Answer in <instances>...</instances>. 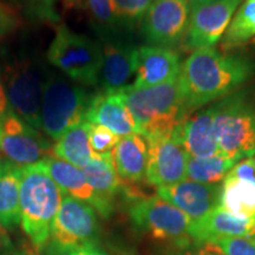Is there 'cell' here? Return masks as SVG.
<instances>
[{
    "instance_id": "cell-1",
    "label": "cell",
    "mask_w": 255,
    "mask_h": 255,
    "mask_svg": "<svg viewBox=\"0 0 255 255\" xmlns=\"http://www.w3.org/2000/svg\"><path fill=\"white\" fill-rule=\"evenodd\" d=\"M255 72V64L213 47L194 50L181 66V92L188 113L237 91Z\"/></svg>"
},
{
    "instance_id": "cell-2",
    "label": "cell",
    "mask_w": 255,
    "mask_h": 255,
    "mask_svg": "<svg viewBox=\"0 0 255 255\" xmlns=\"http://www.w3.org/2000/svg\"><path fill=\"white\" fill-rule=\"evenodd\" d=\"M62 197V190L40 162L20 168V225L37 252L49 244Z\"/></svg>"
},
{
    "instance_id": "cell-3",
    "label": "cell",
    "mask_w": 255,
    "mask_h": 255,
    "mask_svg": "<svg viewBox=\"0 0 255 255\" xmlns=\"http://www.w3.org/2000/svg\"><path fill=\"white\" fill-rule=\"evenodd\" d=\"M119 94L135 120L137 131L144 138L171 132L189 116L178 79L150 88L129 87Z\"/></svg>"
},
{
    "instance_id": "cell-4",
    "label": "cell",
    "mask_w": 255,
    "mask_h": 255,
    "mask_svg": "<svg viewBox=\"0 0 255 255\" xmlns=\"http://www.w3.org/2000/svg\"><path fill=\"white\" fill-rule=\"evenodd\" d=\"M214 136L220 154L240 162L255 156V103L233 92L214 103Z\"/></svg>"
},
{
    "instance_id": "cell-5",
    "label": "cell",
    "mask_w": 255,
    "mask_h": 255,
    "mask_svg": "<svg viewBox=\"0 0 255 255\" xmlns=\"http://www.w3.org/2000/svg\"><path fill=\"white\" fill-rule=\"evenodd\" d=\"M47 59L75 83L94 85L100 82L103 49L91 38L58 26L47 51Z\"/></svg>"
},
{
    "instance_id": "cell-6",
    "label": "cell",
    "mask_w": 255,
    "mask_h": 255,
    "mask_svg": "<svg viewBox=\"0 0 255 255\" xmlns=\"http://www.w3.org/2000/svg\"><path fill=\"white\" fill-rule=\"evenodd\" d=\"M91 98L70 78L47 76L41 103V129L57 141L66 130L85 121Z\"/></svg>"
},
{
    "instance_id": "cell-7",
    "label": "cell",
    "mask_w": 255,
    "mask_h": 255,
    "mask_svg": "<svg viewBox=\"0 0 255 255\" xmlns=\"http://www.w3.org/2000/svg\"><path fill=\"white\" fill-rule=\"evenodd\" d=\"M129 216L139 231L154 240L167 242L171 247H186L194 241L190 238L193 221L182 210L159 196L133 201Z\"/></svg>"
},
{
    "instance_id": "cell-8",
    "label": "cell",
    "mask_w": 255,
    "mask_h": 255,
    "mask_svg": "<svg viewBox=\"0 0 255 255\" xmlns=\"http://www.w3.org/2000/svg\"><path fill=\"white\" fill-rule=\"evenodd\" d=\"M46 75L30 58H21L6 65L4 88L9 109L34 129H41L40 114Z\"/></svg>"
},
{
    "instance_id": "cell-9",
    "label": "cell",
    "mask_w": 255,
    "mask_h": 255,
    "mask_svg": "<svg viewBox=\"0 0 255 255\" xmlns=\"http://www.w3.org/2000/svg\"><path fill=\"white\" fill-rule=\"evenodd\" d=\"M0 152L11 163L27 167L52 155V146L37 129L9 109L0 120Z\"/></svg>"
},
{
    "instance_id": "cell-10",
    "label": "cell",
    "mask_w": 255,
    "mask_h": 255,
    "mask_svg": "<svg viewBox=\"0 0 255 255\" xmlns=\"http://www.w3.org/2000/svg\"><path fill=\"white\" fill-rule=\"evenodd\" d=\"M189 11V0H154L142 18L143 37L152 46H176L186 37Z\"/></svg>"
},
{
    "instance_id": "cell-11",
    "label": "cell",
    "mask_w": 255,
    "mask_h": 255,
    "mask_svg": "<svg viewBox=\"0 0 255 255\" xmlns=\"http://www.w3.org/2000/svg\"><path fill=\"white\" fill-rule=\"evenodd\" d=\"M100 240V222L90 205L64 195L53 222L50 242L58 246L97 245Z\"/></svg>"
},
{
    "instance_id": "cell-12",
    "label": "cell",
    "mask_w": 255,
    "mask_h": 255,
    "mask_svg": "<svg viewBox=\"0 0 255 255\" xmlns=\"http://www.w3.org/2000/svg\"><path fill=\"white\" fill-rule=\"evenodd\" d=\"M242 0H212L190 9L184 37L186 50L213 47L225 36Z\"/></svg>"
},
{
    "instance_id": "cell-13",
    "label": "cell",
    "mask_w": 255,
    "mask_h": 255,
    "mask_svg": "<svg viewBox=\"0 0 255 255\" xmlns=\"http://www.w3.org/2000/svg\"><path fill=\"white\" fill-rule=\"evenodd\" d=\"M173 131L145 138L148 142L145 180L151 186H171L186 180L189 156Z\"/></svg>"
},
{
    "instance_id": "cell-14",
    "label": "cell",
    "mask_w": 255,
    "mask_h": 255,
    "mask_svg": "<svg viewBox=\"0 0 255 255\" xmlns=\"http://www.w3.org/2000/svg\"><path fill=\"white\" fill-rule=\"evenodd\" d=\"M157 196L182 210L191 221L203 216L220 206L221 186L186 180L157 188Z\"/></svg>"
},
{
    "instance_id": "cell-15",
    "label": "cell",
    "mask_w": 255,
    "mask_h": 255,
    "mask_svg": "<svg viewBox=\"0 0 255 255\" xmlns=\"http://www.w3.org/2000/svg\"><path fill=\"white\" fill-rule=\"evenodd\" d=\"M46 173L55 181L64 195L90 205L102 218L108 219L113 214L114 205L102 199L92 189L82 169L51 155L40 162Z\"/></svg>"
},
{
    "instance_id": "cell-16",
    "label": "cell",
    "mask_w": 255,
    "mask_h": 255,
    "mask_svg": "<svg viewBox=\"0 0 255 255\" xmlns=\"http://www.w3.org/2000/svg\"><path fill=\"white\" fill-rule=\"evenodd\" d=\"M181 60L175 51L167 47L144 45L137 49V72L133 89L156 87L180 77Z\"/></svg>"
},
{
    "instance_id": "cell-17",
    "label": "cell",
    "mask_w": 255,
    "mask_h": 255,
    "mask_svg": "<svg viewBox=\"0 0 255 255\" xmlns=\"http://www.w3.org/2000/svg\"><path fill=\"white\" fill-rule=\"evenodd\" d=\"M100 82L104 94H119L131 87L137 72V49L129 44L107 41L103 46Z\"/></svg>"
},
{
    "instance_id": "cell-18",
    "label": "cell",
    "mask_w": 255,
    "mask_h": 255,
    "mask_svg": "<svg viewBox=\"0 0 255 255\" xmlns=\"http://www.w3.org/2000/svg\"><path fill=\"white\" fill-rule=\"evenodd\" d=\"M214 104L195 111L174 129V135L189 157L203 158L220 154L214 136Z\"/></svg>"
},
{
    "instance_id": "cell-19",
    "label": "cell",
    "mask_w": 255,
    "mask_h": 255,
    "mask_svg": "<svg viewBox=\"0 0 255 255\" xmlns=\"http://www.w3.org/2000/svg\"><path fill=\"white\" fill-rule=\"evenodd\" d=\"M190 238L197 242H212L225 238H255V218H239L219 206L202 219L193 221Z\"/></svg>"
},
{
    "instance_id": "cell-20",
    "label": "cell",
    "mask_w": 255,
    "mask_h": 255,
    "mask_svg": "<svg viewBox=\"0 0 255 255\" xmlns=\"http://www.w3.org/2000/svg\"><path fill=\"white\" fill-rule=\"evenodd\" d=\"M85 121L107 128L119 137L138 133L135 120L120 94L94 96L85 114Z\"/></svg>"
},
{
    "instance_id": "cell-21",
    "label": "cell",
    "mask_w": 255,
    "mask_h": 255,
    "mask_svg": "<svg viewBox=\"0 0 255 255\" xmlns=\"http://www.w3.org/2000/svg\"><path fill=\"white\" fill-rule=\"evenodd\" d=\"M114 164L120 178L126 183L145 180L148 165V142L139 133L124 136L113 152Z\"/></svg>"
},
{
    "instance_id": "cell-22",
    "label": "cell",
    "mask_w": 255,
    "mask_h": 255,
    "mask_svg": "<svg viewBox=\"0 0 255 255\" xmlns=\"http://www.w3.org/2000/svg\"><path fill=\"white\" fill-rule=\"evenodd\" d=\"M20 168L11 162L0 167V227L5 231L20 223Z\"/></svg>"
},
{
    "instance_id": "cell-23",
    "label": "cell",
    "mask_w": 255,
    "mask_h": 255,
    "mask_svg": "<svg viewBox=\"0 0 255 255\" xmlns=\"http://www.w3.org/2000/svg\"><path fill=\"white\" fill-rule=\"evenodd\" d=\"M82 170L96 194L114 205L115 196L123 188V181L115 168L113 154H94L90 162Z\"/></svg>"
},
{
    "instance_id": "cell-24",
    "label": "cell",
    "mask_w": 255,
    "mask_h": 255,
    "mask_svg": "<svg viewBox=\"0 0 255 255\" xmlns=\"http://www.w3.org/2000/svg\"><path fill=\"white\" fill-rule=\"evenodd\" d=\"M52 155L83 169L94 156L89 142V122L76 124L66 130L52 146Z\"/></svg>"
},
{
    "instance_id": "cell-25",
    "label": "cell",
    "mask_w": 255,
    "mask_h": 255,
    "mask_svg": "<svg viewBox=\"0 0 255 255\" xmlns=\"http://www.w3.org/2000/svg\"><path fill=\"white\" fill-rule=\"evenodd\" d=\"M220 207L244 219L255 218V182L226 176L221 186Z\"/></svg>"
},
{
    "instance_id": "cell-26",
    "label": "cell",
    "mask_w": 255,
    "mask_h": 255,
    "mask_svg": "<svg viewBox=\"0 0 255 255\" xmlns=\"http://www.w3.org/2000/svg\"><path fill=\"white\" fill-rule=\"evenodd\" d=\"M238 161L218 154L210 157H189L187 163L186 178L195 182L206 184H219L223 182L229 171L234 168Z\"/></svg>"
},
{
    "instance_id": "cell-27",
    "label": "cell",
    "mask_w": 255,
    "mask_h": 255,
    "mask_svg": "<svg viewBox=\"0 0 255 255\" xmlns=\"http://www.w3.org/2000/svg\"><path fill=\"white\" fill-rule=\"evenodd\" d=\"M255 37V0H245L233 17L222 40L225 51L247 43Z\"/></svg>"
},
{
    "instance_id": "cell-28",
    "label": "cell",
    "mask_w": 255,
    "mask_h": 255,
    "mask_svg": "<svg viewBox=\"0 0 255 255\" xmlns=\"http://www.w3.org/2000/svg\"><path fill=\"white\" fill-rule=\"evenodd\" d=\"M120 23H135L144 17L154 0H110Z\"/></svg>"
},
{
    "instance_id": "cell-29",
    "label": "cell",
    "mask_w": 255,
    "mask_h": 255,
    "mask_svg": "<svg viewBox=\"0 0 255 255\" xmlns=\"http://www.w3.org/2000/svg\"><path fill=\"white\" fill-rule=\"evenodd\" d=\"M120 138L107 128L98 124L89 123V142L90 148L96 155L113 154Z\"/></svg>"
},
{
    "instance_id": "cell-30",
    "label": "cell",
    "mask_w": 255,
    "mask_h": 255,
    "mask_svg": "<svg viewBox=\"0 0 255 255\" xmlns=\"http://www.w3.org/2000/svg\"><path fill=\"white\" fill-rule=\"evenodd\" d=\"M87 4L96 23L104 30H115L121 24L115 15L110 0H87Z\"/></svg>"
},
{
    "instance_id": "cell-31",
    "label": "cell",
    "mask_w": 255,
    "mask_h": 255,
    "mask_svg": "<svg viewBox=\"0 0 255 255\" xmlns=\"http://www.w3.org/2000/svg\"><path fill=\"white\" fill-rule=\"evenodd\" d=\"M212 242L225 255H255V238H225Z\"/></svg>"
},
{
    "instance_id": "cell-32",
    "label": "cell",
    "mask_w": 255,
    "mask_h": 255,
    "mask_svg": "<svg viewBox=\"0 0 255 255\" xmlns=\"http://www.w3.org/2000/svg\"><path fill=\"white\" fill-rule=\"evenodd\" d=\"M159 255H225L214 242L193 241L186 247H169Z\"/></svg>"
},
{
    "instance_id": "cell-33",
    "label": "cell",
    "mask_w": 255,
    "mask_h": 255,
    "mask_svg": "<svg viewBox=\"0 0 255 255\" xmlns=\"http://www.w3.org/2000/svg\"><path fill=\"white\" fill-rule=\"evenodd\" d=\"M44 255H108L97 245H77V246H58L50 242L44 248Z\"/></svg>"
},
{
    "instance_id": "cell-34",
    "label": "cell",
    "mask_w": 255,
    "mask_h": 255,
    "mask_svg": "<svg viewBox=\"0 0 255 255\" xmlns=\"http://www.w3.org/2000/svg\"><path fill=\"white\" fill-rule=\"evenodd\" d=\"M78 0H26L27 5L38 17L51 21H56L58 19L56 12V6L58 2L73 5Z\"/></svg>"
},
{
    "instance_id": "cell-35",
    "label": "cell",
    "mask_w": 255,
    "mask_h": 255,
    "mask_svg": "<svg viewBox=\"0 0 255 255\" xmlns=\"http://www.w3.org/2000/svg\"><path fill=\"white\" fill-rule=\"evenodd\" d=\"M227 176L239 178V180L250 181V182H255V156H252V157L238 162L234 165V168L229 171Z\"/></svg>"
},
{
    "instance_id": "cell-36",
    "label": "cell",
    "mask_w": 255,
    "mask_h": 255,
    "mask_svg": "<svg viewBox=\"0 0 255 255\" xmlns=\"http://www.w3.org/2000/svg\"><path fill=\"white\" fill-rule=\"evenodd\" d=\"M17 26V15L0 0V41Z\"/></svg>"
},
{
    "instance_id": "cell-37",
    "label": "cell",
    "mask_w": 255,
    "mask_h": 255,
    "mask_svg": "<svg viewBox=\"0 0 255 255\" xmlns=\"http://www.w3.org/2000/svg\"><path fill=\"white\" fill-rule=\"evenodd\" d=\"M8 110H9V105H8L7 97H6L5 88H4V84H2L1 79H0V120H1L2 117L8 113Z\"/></svg>"
},
{
    "instance_id": "cell-38",
    "label": "cell",
    "mask_w": 255,
    "mask_h": 255,
    "mask_svg": "<svg viewBox=\"0 0 255 255\" xmlns=\"http://www.w3.org/2000/svg\"><path fill=\"white\" fill-rule=\"evenodd\" d=\"M9 255H39V254H38V252L32 246H21L20 248H18V250H14L13 248V251H12V253Z\"/></svg>"
},
{
    "instance_id": "cell-39",
    "label": "cell",
    "mask_w": 255,
    "mask_h": 255,
    "mask_svg": "<svg viewBox=\"0 0 255 255\" xmlns=\"http://www.w3.org/2000/svg\"><path fill=\"white\" fill-rule=\"evenodd\" d=\"M208 1H212V0H189V5H190V9L196 7V6H200L202 4H205V2H208Z\"/></svg>"
},
{
    "instance_id": "cell-40",
    "label": "cell",
    "mask_w": 255,
    "mask_h": 255,
    "mask_svg": "<svg viewBox=\"0 0 255 255\" xmlns=\"http://www.w3.org/2000/svg\"><path fill=\"white\" fill-rule=\"evenodd\" d=\"M1 164H2V162H1V161H0V167H1Z\"/></svg>"
}]
</instances>
